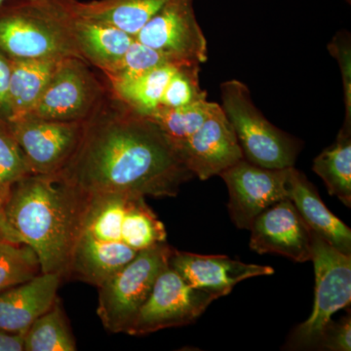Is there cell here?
Returning a JSON list of instances; mask_svg holds the SVG:
<instances>
[{
    "label": "cell",
    "mask_w": 351,
    "mask_h": 351,
    "mask_svg": "<svg viewBox=\"0 0 351 351\" xmlns=\"http://www.w3.org/2000/svg\"><path fill=\"white\" fill-rule=\"evenodd\" d=\"M179 66H181L164 64L131 82L117 86H108V90L114 98L129 108L141 114H149L160 106L164 90Z\"/></svg>",
    "instance_id": "7402d4cb"
},
{
    "label": "cell",
    "mask_w": 351,
    "mask_h": 351,
    "mask_svg": "<svg viewBox=\"0 0 351 351\" xmlns=\"http://www.w3.org/2000/svg\"><path fill=\"white\" fill-rule=\"evenodd\" d=\"M291 168L269 169L243 158L219 174L228 186V211L237 228L250 230L258 215L289 198Z\"/></svg>",
    "instance_id": "8fae6325"
},
{
    "label": "cell",
    "mask_w": 351,
    "mask_h": 351,
    "mask_svg": "<svg viewBox=\"0 0 351 351\" xmlns=\"http://www.w3.org/2000/svg\"><path fill=\"white\" fill-rule=\"evenodd\" d=\"M221 100L244 159L269 169L294 167L301 144L263 117L245 83L237 80L221 83Z\"/></svg>",
    "instance_id": "5b68a950"
},
{
    "label": "cell",
    "mask_w": 351,
    "mask_h": 351,
    "mask_svg": "<svg viewBox=\"0 0 351 351\" xmlns=\"http://www.w3.org/2000/svg\"><path fill=\"white\" fill-rule=\"evenodd\" d=\"M350 314L339 321H331L325 328L317 350L350 351Z\"/></svg>",
    "instance_id": "f546056e"
},
{
    "label": "cell",
    "mask_w": 351,
    "mask_h": 351,
    "mask_svg": "<svg viewBox=\"0 0 351 351\" xmlns=\"http://www.w3.org/2000/svg\"><path fill=\"white\" fill-rule=\"evenodd\" d=\"M249 230L250 248L261 255L276 254L297 263L313 258L314 232L289 198L258 215Z\"/></svg>",
    "instance_id": "5bb4252c"
},
{
    "label": "cell",
    "mask_w": 351,
    "mask_h": 351,
    "mask_svg": "<svg viewBox=\"0 0 351 351\" xmlns=\"http://www.w3.org/2000/svg\"><path fill=\"white\" fill-rule=\"evenodd\" d=\"M330 54L338 62L343 78V100L346 120L351 123V43L348 32H341L332 38L328 45Z\"/></svg>",
    "instance_id": "f1b7e54d"
},
{
    "label": "cell",
    "mask_w": 351,
    "mask_h": 351,
    "mask_svg": "<svg viewBox=\"0 0 351 351\" xmlns=\"http://www.w3.org/2000/svg\"><path fill=\"white\" fill-rule=\"evenodd\" d=\"M108 92V85L97 77L89 64L80 58H66L58 64L38 104L24 117L85 121L100 107Z\"/></svg>",
    "instance_id": "ba28073f"
},
{
    "label": "cell",
    "mask_w": 351,
    "mask_h": 351,
    "mask_svg": "<svg viewBox=\"0 0 351 351\" xmlns=\"http://www.w3.org/2000/svg\"><path fill=\"white\" fill-rule=\"evenodd\" d=\"M215 104L206 99L184 107L158 108L145 117L156 123L175 145L184 142L200 128Z\"/></svg>",
    "instance_id": "cb8c5ba5"
},
{
    "label": "cell",
    "mask_w": 351,
    "mask_h": 351,
    "mask_svg": "<svg viewBox=\"0 0 351 351\" xmlns=\"http://www.w3.org/2000/svg\"><path fill=\"white\" fill-rule=\"evenodd\" d=\"M219 298L210 291L191 287L172 267H166L125 334L144 336L191 324Z\"/></svg>",
    "instance_id": "9c48e42d"
},
{
    "label": "cell",
    "mask_w": 351,
    "mask_h": 351,
    "mask_svg": "<svg viewBox=\"0 0 351 351\" xmlns=\"http://www.w3.org/2000/svg\"><path fill=\"white\" fill-rule=\"evenodd\" d=\"M62 277L43 274L0 293V330L11 334H25L39 316L58 302Z\"/></svg>",
    "instance_id": "2e32d148"
},
{
    "label": "cell",
    "mask_w": 351,
    "mask_h": 351,
    "mask_svg": "<svg viewBox=\"0 0 351 351\" xmlns=\"http://www.w3.org/2000/svg\"><path fill=\"white\" fill-rule=\"evenodd\" d=\"M87 195L174 197L195 176L156 123L112 96L83 122L80 144L55 175Z\"/></svg>",
    "instance_id": "6da1fadb"
},
{
    "label": "cell",
    "mask_w": 351,
    "mask_h": 351,
    "mask_svg": "<svg viewBox=\"0 0 351 351\" xmlns=\"http://www.w3.org/2000/svg\"><path fill=\"white\" fill-rule=\"evenodd\" d=\"M25 334H11L0 330V351L24 350Z\"/></svg>",
    "instance_id": "d6a6232c"
},
{
    "label": "cell",
    "mask_w": 351,
    "mask_h": 351,
    "mask_svg": "<svg viewBox=\"0 0 351 351\" xmlns=\"http://www.w3.org/2000/svg\"><path fill=\"white\" fill-rule=\"evenodd\" d=\"M169 63L174 64L158 51L134 39L121 61L104 75L108 87L117 86L131 82L157 66Z\"/></svg>",
    "instance_id": "484cf974"
},
{
    "label": "cell",
    "mask_w": 351,
    "mask_h": 351,
    "mask_svg": "<svg viewBox=\"0 0 351 351\" xmlns=\"http://www.w3.org/2000/svg\"><path fill=\"white\" fill-rule=\"evenodd\" d=\"M83 122L23 117L10 120L8 124L32 174L52 176L63 169L75 154L82 138Z\"/></svg>",
    "instance_id": "7c38bea8"
},
{
    "label": "cell",
    "mask_w": 351,
    "mask_h": 351,
    "mask_svg": "<svg viewBox=\"0 0 351 351\" xmlns=\"http://www.w3.org/2000/svg\"><path fill=\"white\" fill-rule=\"evenodd\" d=\"M11 63L0 51V119L9 121L10 108H9V82H10Z\"/></svg>",
    "instance_id": "4dcf8cb0"
},
{
    "label": "cell",
    "mask_w": 351,
    "mask_h": 351,
    "mask_svg": "<svg viewBox=\"0 0 351 351\" xmlns=\"http://www.w3.org/2000/svg\"><path fill=\"white\" fill-rule=\"evenodd\" d=\"M71 32L82 59L105 73L121 61L133 36L110 25L71 18Z\"/></svg>",
    "instance_id": "d6986e66"
},
{
    "label": "cell",
    "mask_w": 351,
    "mask_h": 351,
    "mask_svg": "<svg viewBox=\"0 0 351 351\" xmlns=\"http://www.w3.org/2000/svg\"><path fill=\"white\" fill-rule=\"evenodd\" d=\"M199 73V64L179 66L164 90L159 108H180L206 100L208 94L200 86Z\"/></svg>",
    "instance_id": "83f0119b"
},
{
    "label": "cell",
    "mask_w": 351,
    "mask_h": 351,
    "mask_svg": "<svg viewBox=\"0 0 351 351\" xmlns=\"http://www.w3.org/2000/svg\"><path fill=\"white\" fill-rule=\"evenodd\" d=\"M5 1H7V0H0V5ZM31 1L46 4V5L58 7V8L66 9V10L71 11V6H73V4L75 3L76 0H31Z\"/></svg>",
    "instance_id": "836d02e7"
},
{
    "label": "cell",
    "mask_w": 351,
    "mask_h": 351,
    "mask_svg": "<svg viewBox=\"0 0 351 351\" xmlns=\"http://www.w3.org/2000/svg\"><path fill=\"white\" fill-rule=\"evenodd\" d=\"M315 300L308 319L295 328L286 350H317L325 328L337 311L351 302V255L341 253L314 233L313 258Z\"/></svg>",
    "instance_id": "52a82bcc"
},
{
    "label": "cell",
    "mask_w": 351,
    "mask_h": 351,
    "mask_svg": "<svg viewBox=\"0 0 351 351\" xmlns=\"http://www.w3.org/2000/svg\"><path fill=\"white\" fill-rule=\"evenodd\" d=\"M29 175L31 167L8 121L0 119V195L8 196L14 184Z\"/></svg>",
    "instance_id": "4316f807"
},
{
    "label": "cell",
    "mask_w": 351,
    "mask_h": 351,
    "mask_svg": "<svg viewBox=\"0 0 351 351\" xmlns=\"http://www.w3.org/2000/svg\"><path fill=\"white\" fill-rule=\"evenodd\" d=\"M8 196L0 195V241L22 243L9 223L6 215V201Z\"/></svg>",
    "instance_id": "1f68e13d"
},
{
    "label": "cell",
    "mask_w": 351,
    "mask_h": 351,
    "mask_svg": "<svg viewBox=\"0 0 351 351\" xmlns=\"http://www.w3.org/2000/svg\"><path fill=\"white\" fill-rule=\"evenodd\" d=\"M173 251L167 242L141 251L99 286L97 313L108 332H126L157 277L169 267Z\"/></svg>",
    "instance_id": "8992f818"
},
{
    "label": "cell",
    "mask_w": 351,
    "mask_h": 351,
    "mask_svg": "<svg viewBox=\"0 0 351 351\" xmlns=\"http://www.w3.org/2000/svg\"><path fill=\"white\" fill-rule=\"evenodd\" d=\"M41 274L38 256L24 243L0 241V293Z\"/></svg>",
    "instance_id": "d4e9b609"
},
{
    "label": "cell",
    "mask_w": 351,
    "mask_h": 351,
    "mask_svg": "<svg viewBox=\"0 0 351 351\" xmlns=\"http://www.w3.org/2000/svg\"><path fill=\"white\" fill-rule=\"evenodd\" d=\"M135 39L179 66L208 61L207 39L196 19L193 0H171Z\"/></svg>",
    "instance_id": "30bf717a"
},
{
    "label": "cell",
    "mask_w": 351,
    "mask_h": 351,
    "mask_svg": "<svg viewBox=\"0 0 351 351\" xmlns=\"http://www.w3.org/2000/svg\"><path fill=\"white\" fill-rule=\"evenodd\" d=\"M289 199L316 235L346 255H351V230L328 209L317 189L304 173L291 168Z\"/></svg>",
    "instance_id": "e0dca14e"
},
{
    "label": "cell",
    "mask_w": 351,
    "mask_h": 351,
    "mask_svg": "<svg viewBox=\"0 0 351 351\" xmlns=\"http://www.w3.org/2000/svg\"><path fill=\"white\" fill-rule=\"evenodd\" d=\"M171 0H76L71 15L88 22L110 25L135 38Z\"/></svg>",
    "instance_id": "ac0fdd59"
},
{
    "label": "cell",
    "mask_w": 351,
    "mask_h": 351,
    "mask_svg": "<svg viewBox=\"0 0 351 351\" xmlns=\"http://www.w3.org/2000/svg\"><path fill=\"white\" fill-rule=\"evenodd\" d=\"M313 170L326 184L330 195L351 207V123L345 121L336 142L313 161Z\"/></svg>",
    "instance_id": "44dd1931"
},
{
    "label": "cell",
    "mask_w": 351,
    "mask_h": 351,
    "mask_svg": "<svg viewBox=\"0 0 351 351\" xmlns=\"http://www.w3.org/2000/svg\"><path fill=\"white\" fill-rule=\"evenodd\" d=\"M71 11L31 0L0 5V51L10 60L80 58ZM84 61V60H83Z\"/></svg>",
    "instance_id": "277c9868"
},
{
    "label": "cell",
    "mask_w": 351,
    "mask_h": 351,
    "mask_svg": "<svg viewBox=\"0 0 351 351\" xmlns=\"http://www.w3.org/2000/svg\"><path fill=\"white\" fill-rule=\"evenodd\" d=\"M61 61L62 60H10L9 121L22 119L31 112L43 96L51 76Z\"/></svg>",
    "instance_id": "ffe728a7"
},
{
    "label": "cell",
    "mask_w": 351,
    "mask_h": 351,
    "mask_svg": "<svg viewBox=\"0 0 351 351\" xmlns=\"http://www.w3.org/2000/svg\"><path fill=\"white\" fill-rule=\"evenodd\" d=\"M25 351H75L76 343L59 302L25 332Z\"/></svg>",
    "instance_id": "603a6c76"
},
{
    "label": "cell",
    "mask_w": 351,
    "mask_h": 351,
    "mask_svg": "<svg viewBox=\"0 0 351 351\" xmlns=\"http://www.w3.org/2000/svg\"><path fill=\"white\" fill-rule=\"evenodd\" d=\"M169 267L191 287L210 291L219 298L230 294L237 284L252 277L270 276L267 265L245 263L226 256H206L174 249Z\"/></svg>",
    "instance_id": "9a60e30c"
},
{
    "label": "cell",
    "mask_w": 351,
    "mask_h": 351,
    "mask_svg": "<svg viewBox=\"0 0 351 351\" xmlns=\"http://www.w3.org/2000/svg\"><path fill=\"white\" fill-rule=\"evenodd\" d=\"M86 195L69 277L99 287L141 251L166 242L167 232L145 196Z\"/></svg>",
    "instance_id": "7a4b0ae2"
},
{
    "label": "cell",
    "mask_w": 351,
    "mask_h": 351,
    "mask_svg": "<svg viewBox=\"0 0 351 351\" xmlns=\"http://www.w3.org/2000/svg\"><path fill=\"white\" fill-rule=\"evenodd\" d=\"M175 147L186 168L202 181L244 158L232 124L218 103L200 128Z\"/></svg>",
    "instance_id": "4fadbf2b"
},
{
    "label": "cell",
    "mask_w": 351,
    "mask_h": 351,
    "mask_svg": "<svg viewBox=\"0 0 351 351\" xmlns=\"http://www.w3.org/2000/svg\"><path fill=\"white\" fill-rule=\"evenodd\" d=\"M86 196L55 175H29L11 188L7 219L38 256L43 274L69 276Z\"/></svg>",
    "instance_id": "3957f363"
}]
</instances>
